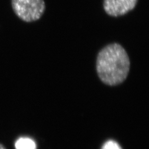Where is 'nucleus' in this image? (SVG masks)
Here are the masks:
<instances>
[{"label":"nucleus","instance_id":"obj_1","mask_svg":"<svg viewBox=\"0 0 149 149\" xmlns=\"http://www.w3.org/2000/svg\"><path fill=\"white\" fill-rule=\"evenodd\" d=\"M130 62L126 50L118 43H112L102 48L97 54L96 72L100 80L114 86L123 83L128 77Z\"/></svg>","mask_w":149,"mask_h":149},{"label":"nucleus","instance_id":"obj_2","mask_svg":"<svg viewBox=\"0 0 149 149\" xmlns=\"http://www.w3.org/2000/svg\"><path fill=\"white\" fill-rule=\"evenodd\" d=\"M11 6L15 15L26 22L39 20L45 9L44 0H11Z\"/></svg>","mask_w":149,"mask_h":149},{"label":"nucleus","instance_id":"obj_3","mask_svg":"<svg viewBox=\"0 0 149 149\" xmlns=\"http://www.w3.org/2000/svg\"><path fill=\"white\" fill-rule=\"evenodd\" d=\"M137 1L138 0H104L103 8L109 16L119 17L134 9Z\"/></svg>","mask_w":149,"mask_h":149},{"label":"nucleus","instance_id":"obj_4","mask_svg":"<svg viewBox=\"0 0 149 149\" xmlns=\"http://www.w3.org/2000/svg\"><path fill=\"white\" fill-rule=\"evenodd\" d=\"M16 149H37L34 141L28 137H21L15 143Z\"/></svg>","mask_w":149,"mask_h":149},{"label":"nucleus","instance_id":"obj_5","mask_svg":"<svg viewBox=\"0 0 149 149\" xmlns=\"http://www.w3.org/2000/svg\"><path fill=\"white\" fill-rule=\"evenodd\" d=\"M101 149H123L119 144L113 140H109L104 143Z\"/></svg>","mask_w":149,"mask_h":149},{"label":"nucleus","instance_id":"obj_6","mask_svg":"<svg viewBox=\"0 0 149 149\" xmlns=\"http://www.w3.org/2000/svg\"><path fill=\"white\" fill-rule=\"evenodd\" d=\"M0 149H6V148L4 147L2 143H0Z\"/></svg>","mask_w":149,"mask_h":149}]
</instances>
